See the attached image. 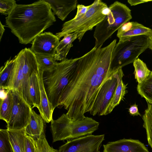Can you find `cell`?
<instances>
[{"label": "cell", "mask_w": 152, "mask_h": 152, "mask_svg": "<svg viewBox=\"0 0 152 152\" xmlns=\"http://www.w3.org/2000/svg\"><path fill=\"white\" fill-rule=\"evenodd\" d=\"M16 59L10 58L1 67L0 71V89L9 90L13 75Z\"/></svg>", "instance_id": "obj_19"}, {"label": "cell", "mask_w": 152, "mask_h": 152, "mask_svg": "<svg viewBox=\"0 0 152 152\" xmlns=\"http://www.w3.org/2000/svg\"><path fill=\"white\" fill-rule=\"evenodd\" d=\"M109 11L106 3L101 0H95L86 13L79 18L71 20L64 23L61 31L56 33L60 39L73 33L78 34L77 39L80 41L85 33L92 30L104 18Z\"/></svg>", "instance_id": "obj_5"}, {"label": "cell", "mask_w": 152, "mask_h": 152, "mask_svg": "<svg viewBox=\"0 0 152 152\" xmlns=\"http://www.w3.org/2000/svg\"><path fill=\"white\" fill-rule=\"evenodd\" d=\"M15 57L16 59L15 64L10 90L16 91L22 96V84L23 63V55L22 50Z\"/></svg>", "instance_id": "obj_20"}, {"label": "cell", "mask_w": 152, "mask_h": 152, "mask_svg": "<svg viewBox=\"0 0 152 152\" xmlns=\"http://www.w3.org/2000/svg\"><path fill=\"white\" fill-rule=\"evenodd\" d=\"M59 39L52 33L45 32L35 37L30 49L35 54L54 57Z\"/></svg>", "instance_id": "obj_12"}, {"label": "cell", "mask_w": 152, "mask_h": 152, "mask_svg": "<svg viewBox=\"0 0 152 152\" xmlns=\"http://www.w3.org/2000/svg\"><path fill=\"white\" fill-rule=\"evenodd\" d=\"M0 152H14L7 129H0Z\"/></svg>", "instance_id": "obj_30"}, {"label": "cell", "mask_w": 152, "mask_h": 152, "mask_svg": "<svg viewBox=\"0 0 152 152\" xmlns=\"http://www.w3.org/2000/svg\"><path fill=\"white\" fill-rule=\"evenodd\" d=\"M44 72L39 69L37 73L40 92V104L38 108L40 115L46 123H49L53 120L54 109L46 94L43 81Z\"/></svg>", "instance_id": "obj_15"}, {"label": "cell", "mask_w": 152, "mask_h": 152, "mask_svg": "<svg viewBox=\"0 0 152 152\" xmlns=\"http://www.w3.org/2000/svg\"><path fill=\"white\" fill-rule=\"evenodd\" d=\"M152 1L151 0H128V2L130 5L135 6L139 4Z\"/></svg>", "instance_id": "obj_35"}, {"label": "cell", "mask_w": 152, "mask_h": 152, "mask_svg": "<svg viewBox=\"0 0 152 152\" xmlns=\"http://www.w3.org/2000/svg\"><path fill=\"white\" fill-rule=\"evenodd\" d=\"M4 26L0 22V40L1 41V39L3 35V33L5 31Z\"/></svg>", "instance_id": "obj_36"}, {"label": "cell", "mask_w": 152, "mask_h": 152, "mask_svg": "<svg viewBox=\"0 0 152 152\" xmlns=\"http://www.w3.org/2000/svg\"><path fill=\"white\" fill-rule=\"evenodd\" d=\"M137 90L148 102L152 103V72L141 83L138 84Z\"/></svg>", "instance_id": "obj_25"}, {"label": "cell", "mask_w": 152, "mask_h": 152, "mask_svg": "<svg viewBox=\"0 0 152 152\" xmlns=\"http://www.w3.org/2000/svg\"><path fill=\"white\" fill-rule=\"evenodd\" d=\"M45 123L40 115L31 109L29 123L25 128L26 134L34 139L38 138L44 132Z\"/></svg>", "instance_id": "obj_18"}, {"label": "cell", "mask_w": 152, "mask_h": 152, "mask_svg": "<svg viewBox=\"0 0 152 152\" xmlns=\"http://www.w3.org/2000/svg\"><path fill=\"white\" fill-rule=\"evenodd\" d=\"M5 19L11 32L25 45L33 41L56 21L50 4L45 0L17 4Z\"/></svg>", "instance_id": "obj_2"}, {"label": "cell", "mask_w": 152, "mask_h": 152, "mask_svg": "<svg viewBox=\"0 0 152 152\" xmlns=\"http://www.w3.org/2000/svg\"><path fill=\"white\" fill-rule=\"evenodd\" d=\"M78 34L73 33L66 35L60 42L54 57L56 61H62L66 59V56L71 48L73 46V42L77 38Z\"/></svg>", "instance_id": "obj_21"}, {"label": "cell", "mask_w": 152, "mask_h": 152, "mask_svg": "<svg viewBox=\"0 0 152 152\" xmlns=\"http://www.w3.org/2000/svg\"><path fill=\"white\" fill-rule=\"evenodd\" d=\"M50 5L54 15L62 21L74 10L77 6V0H45Z\"/></svg>", "instance_id": "obj_16"}, {"label": "cell", "mask_w": 152, "mask_h": 152, "mask_svg": "<svg viewBox=\"0 0 152 152\" xmlns=\"http://www.w3.org/2000/svg\"><path fill=\"white\" fill-rule=\"evenodd\" d=\"M16 4V1L14 0H0V12L8 16Z\"/></svg>", "instance_id": "obj_31"}, {"label": "cell", "mask_w": 152, "mask_h": 152, "mask_svg": "<svg viewBox=\"0 0 152 152\" xmlns=\"http://www.w3.org/2000/svg\"><path fill=\"white\" fill-rule=\"evenodd\" d=\"M99 125V123L91 118L86 117L82 120H73L63 113L51 122L53 142L92 134L98 129Z\"/></svg>", "instance_id": "obj_4"}, {"label": "cell", "mask_w": 152, "mask_h": 152, "mask_svg": "<svg viewBox=\"0 0 152 152\" xmlns=\"http://www.w3.org/2000/svg\"><path fill=\"white\" fill-rule=\"evenodd\" d=\"M148 48L152 51V33L148 36Z\"/></svg>", "instance_id": "obj_37"}, {"label": "cell", "mask_w": 152, "mask_h": 152, "mask_svg": "<svg viewBox=\"0 0 152 152\" xmlns=\"http://www.w3.org/2000/svg\"><path fill=\"white\" fill-rule=\"evenodd\" d=\"M134 68L135 78L138 83H141L150 74L151 71L146 64L138 58L133 63Z\"/></svg>", "instance_id": "obj_28"}, {"label": "cell", "mask_w": 152, "mask_h": 152, "mask_svg": "<svg viewBox=\"0 0 152 152\" xmlns=\"http://www.w3.org/2000/svg\"><path fill=\"white\" fill-rule=\"evenodd\" d=\"M7 131L14 152H25V138L27 134L25 129L20 130L7 129Z\"/></svg>", "instance_id": "obj_22"}, {"label": "cell", "mask_w": 152, "mask_h": 152, "mask_svg": "<svg viewBox=\"0 0 152 152\" xmlns=\"http://www.w3.org/2000/svg\"><path fill=\"white\" fill-rule=\"evenodd\" d=\"M38 71L33 73L29 80V93L32 109L34 107L38 108L40 104V92L37 75Z\"/></svg>", "instance_id": "obj_23"}, {"label": "cell", "mask_w": 152, "mask_h": 152, "mask_svg": "<svg viewBox=\"0 0 152 152\" xmlns=\"http://www.w3.org/2000/svg\"><path fill=\"white\" fill-rule=\"evenodd\" d=\"M36 142L33 137L26 134L25 138V152H36Z\"/></svg>", "instance_id": "obj_32"}, {"label": "cell", "mask_w": 152, "mask_h": 152, "mask_svg": "<svg viewBox=\"0 0 152 152\" xmlns=\"http://www.w3.org/2000/svg\"><path fill=\"white\" fill-rule=\"evenodd\" d=\"M152 33V29L137 22H128L122 26L118 30L117 37L119 43L123 42L132 37L145 35L149 36Z\"/></svg>", "instance_id": "obj_14"}, {"label": "cell", "mask_w": 152, "mask_h": 152, "mask_svg": "<svg viewBox=\"0 0 152 152\" xmlns=\"http://www.w3.org/2000/svg\"><path fill=\"white\" fill-rule=\"evenodd\" d=\"M36 142V152H58V150L55 149L49 145L46 139L44 132L40 136L35 139Z\"/></svg>", "instance_id": "obj_29"}, {"label": "cell", "mask_w": 152, "mask_h": 152, "mask_svg": "<svg viewBox=\"0 0 152 152\" xmlns=\"http://www.w3.org/2000/svg\"><path fill=\"white\" fill-rule=\"evenodd\" d=\"M114 39L107 46L94 47L79 58L73 75L59 99L57 107L67 110V117L81 120L91 109L99 91L114 70L111 64L116 44Z\"/></svg>", "instance_id": "obj_1"}, {"label": "cell", "mask_w": 152, "mask_h": 152, "mask_svg": "<svg viewBox=\"0 0 152 152\" xmlns=\"http://www.w3.org/2000/svg\"><path fill=\"white\" fill-rule=\"evenodd\" d=\"M12 91L13 104L7 129L20 130L25 129L28 124L32 108L17 91Z\"/></svg>", "instance_id": "obj_8"}, {"label": "cell", "mask_w": 152, "mask_h": 152, "mask_svg": "<svg viewBox=\"0 0 152 152\" xmlns=\"http://www.w3.org/2000/svg\"><path fill=\"white\" fill-rule=\"evenodd\" d=\"M130 114L133 116H141V114L139 112L137 105L136 104L131 105L128 111Z\"/></svg>", "instance_id": "obj_34"}, {"label": "cell", "mask_w": 152, "mask_h": 152, "mask_svg": "<svg viewBox=\"0 0 152 152\" xmlns=\"http://www.w3.org/2000/svg\"><path fill=\"white\" fill-rule=\"evenodd\" d=\"M21 50L23 58L22 97L32 108L29 93V80L33 73L38 70V65L36 55L30 48H25Z\"/></svg>", "instance_id": "obj_11"}, {"label": "cell", "mask_w": 152, "mask_h": 152, "mask_svg": "<svg viewBox=\"0 0 152 152\" xmlns=\"http://www.w3.org/2000/svg\"><path fill=\"white\" fill-rule=\"evenodd\" d=\"M119 68L114 69L99 91L93 106L89 112L92 115H106L108 106L117 85Z\"/></svg>", "instance_id": "obj_9"}, {"label": "cell", "mask_w": 152, "mask_h": 152, "mask_svg": "<svg viewBox=\"0 0 152 152\" xmlns=\"http://www.w3.org/2000/svg\"><path fill=\"white\" fill-rule=\"evenodd\" d=\"M90 6V5L85 6L83 4H78L77 7V10L76 14L73 19L76 20L81 17L86 13Z\"/></svg>", "instance_id": "obj_33"}, {"label": "cell", "mask_w": 152, "mask_h": 152, "mask_svg": "<svg viewBox=\"0 0 152 152\" xmlns=\"http://www.w3.org/2000/svg\"><path fill=\"white\" fill-rule=\"evenodd\" d=\"M124 75L122 68L120 67L119 69L117 85L108 106L106 115L111 113L114 108L123 99L125 94L127 92L126 90V85L124 83L122 80Z\"/></svg>", "instance_id": "obj_17"}, {"label": "cell", "mask_w": 152, "mask_h": 152, "mask_svg": "<svg viewBox=\"0 0 152 152\" xmlns=\"http://www.w3.org/2000/svg\"><path fill=\"white\" fill-rule=\"evenodd\" d=\"M108 7L107 14L95 28L94 47L96 48H102L104 42L116 31L132 18L130 9L121 2L115 1Z\"/></svg>", "instance_id": "obj_6"}, {"label": "cell", "mask_w": 152, "mask_h": 152, "mask_svg": "<svg viewBox=\"0 0 152 152\" xmlns=\"http://www.w3.org/2000/svg\"><path fill=\"white\" fill-rule=\"evenodd\" d=\"M39 69L44 72H51L56 67L58 63L54 57L35 54Z\"/></svg>", "instance_id": "obj_27"}, {"label": "cell", "mask_w": 152, "mask_h": 152, "mask_svg": "<svg viewBox=\"0 0 152 152\" xmlns=\"http://www.w3.org/2000/svg\"><path fill=\"white\" fill-rule=\"evenodd\" d=\"M103 152H149L138 140L124 139L104 145Z\"/></svg>", "instance_id": "obj_13"}, {"label": "cell", "mask_w": 152, "mask_h": 152, "mask_svg": "<svg viewBox=\"0 0 152 152\" xmlns=\"http://www.w3.org/2000/svg\"><path fill=\"white\" fill-rule=\"evenodd\" d=\"M78 59L66 58L58 62L53 70L43 74L45 89L54 109L57 107L61 95L73 75Z\"/></svg>", "instance_id": "obj_3"}, {"label": "cell", "mask_w": 152, "mask_h": 152, "mask_svg": "<svg viewBox=\"0 0 152 152\" xmlns=\"http://www.w3.org/2000/svg\"><path fill=\"white\" fill-rule=\"evenodd\" d=\"M13 100L12 91L8 90L5 97L1 99L0 118L7 124L9 122L13 107Z\"/></svg>", "instance_id": "obj_24"}, {"label": "cell", "mask_w": 152, "mask_h": 152, "mask_svg": "<svg viewBox=\"0 0 152 152\" xmlns=\"http://www.w3.org/2000/svg\"><path fill=\"white\" fill-rule=\"evenodd\" d=\"M143 127L146 130L147 139L152 149V103L148 102V107L142 117Z\"/></svg>", "instance_id": "obj_26"}, {"label": "cell", "mask_w": 152, "mask_h": 152, "mask_svg": "<svg viewBox=\"0 0 152 152\" xmlns=\"http://www.w3.org/2000/svg\"><path fill=\"white\" fill-rule=\"evenodd\" d=\"M104 134L88 135L68 141L60 146L58 152H100Z\"/></svg>", "instance_id": "obj_10"}, {"label": "cell", "mask_w": 152, "mask_h": 152, "mask_svg": "<svg viewBox=\"0 0 152 152\" xmlns=\"http://www.w3.org/2000/svg\"><path fill=\"white\" fill-rule=\"evenodd\" d=\"M148 48V36L142 35L132 37L116 43L112 53V69H117L133 63Z\"/></svg>", "instance_id": "obj_7"}]
</instances>
